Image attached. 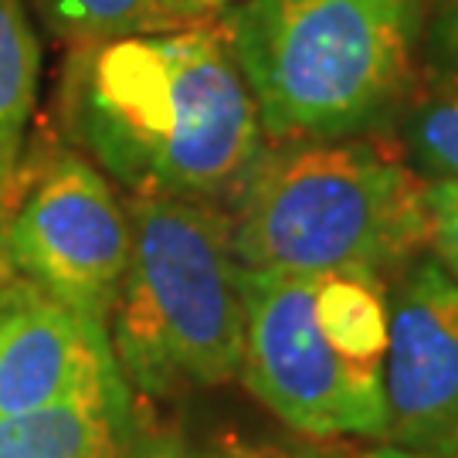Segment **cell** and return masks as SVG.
<instances>
[{
    "label": "cell",
    "mask_w": 458,
    "mask_h": 458,
    "mask_svg": "<svg viewBox=\"0 0 458 458\" xmlns=\"http://www.w3.org/2000/svg\"><path fill=\"white\" fill-rule=\"evenodd\" d=\"M384 445L458 452V282L431 251L404 265L387 299Z\"/></svg>",
    "instance_id": "cell-7"
},
{
    "label": "cell",
    "mask_w": 458,
    "mask_h": 458,
    "mask_svg": "<svg viewBox=\"0 0 458 458\" xmlns=\"http://www.w3.org/2000/svg\"><path fill=\"white\" fill-rule=\"evenodd\" d=\"M197 7H200V14L208 17L214 14V11H231L234 4H242V0H194Z\"/></svg>",
    "instance_id": "cell-18"
},
{
    "label": "cell",
    "mask_w": 458,
    "mask_h": 458,
    "mask_svg": "<svg viewBox=\"0 0 458 458\" xmlns=\"http://www.w3.org/2000/svg\"><path fill=\"white\" fill-rule=\"evenodd\" d=\"M132 251L130 204L79 149H55L0 194V262L109 327Z\"/></svg>",
    "instance_id": "cell-6"
},
{
    "label": "cell",
    "mask_w": 458,
    "mask_h": 458,
    "mask_svg": "<svg viewBox=\"0 0 458 458\" xmlns=\"http://www.w3.org/2000/svg\"><path fill=\"white\" fill-rule=\"evenodd\" d=\"M130 387L0 418V458H126Z\"/></svg>",
    "instance_id": "cell-9"
},
{
    "label": "cell",
    "mask_w": 458,
    "mask_h": 458,
    "mask_svg": "<svg viewBox=\"0 0 458 458\" xmlns=\"http://www.w3.org/2000/svg\"><path fill=\"white\" fill-rule=\"evenodd\" d=\"M438 0H242L221 24L265 140H350L391 119Z\"/></svg>",
    "instance_id": "cell-2"
},
{
    "label": "cell",
    "mask_w": 458,
    "mask_h": 458,
    "mask_svg": "<svg viewBox=\"0 0 458 458\" xmlns=\"http://www.w3.org/2000/svg\"><path fill=\"white\" fill-rule=\"evenodd\" d=\"M363 458H458V452L455 455H425V452H404V448H394V445H380Z\"/></svg>",
    "instance_id": "cell-17"
},
{
    "label": "cell",
    "mask_w": 458,
    "mask_h": 458,
    "mask_svg": "<svg viewBox=\"0 0 458 458\" xmlns=\"http://www.w3.org/2000/svg\"><path fill=\"white\" fill-rule=\"evenodd\" d=\"M130 387L109 327L92 323L38 285L0 278V418Z\"/></svg>",
    "instance_id": "cell-8"
},
{
    "label": "cell",
    "mask_w": 458,
    "mask_h": 458,
    "mask_svg": "<svg viewBox=\"0 0 458 458\" xmlns=\"http://www.w3.org/2000/svg\"><path fill=\"white\" fill-rule=\"evenodd\" d=\"M41 75V45L24 4L0 0V194L21 170Z\"/></svg>",
    "instance_id": "cell-10"
},
{
    "label": "cell",
    "mask_w": 458,
    "mask_h": 458,
    "mask_svg": "<svg viewBox=\"0 0 458 458\" xmlns=\"http://www.w3.org/2000/svg\"><path fill=\"white\" fill-rule=\"evenodd\" d=\"M132 251L109 319L130 391L181 397L228 384L245 360L231 214L194 200H130Z\"/></svg>",
    "instance_id": "cell-5"
},
{
    "label": "cell",
    "mask_w": 458,
    "mask_h": 458,
    "mask_svg": "<svg viewBox=\"0 0 458 458\" xmlns=\"http://www.w3.org/2000/svg\"><path fill=\"white\" fill-rule=\"evenodd\" d=\"M58 106L72 147L132 197L228 211L268 153L225 31L200 21L72 45Z\"/></svg>",
    "instance_id": "cell-1"
},
{
    "label": "cell",
    "mask_w": 458,
    "mask_h": 458,
    "mask_svg": "<svg viewBox=\"0 0 458 458\" xmlns=\"http://www.w3.org/2000/svg\"><path fill=\"white\" fill-rule=\"evenodd\" d=\"M4 276H7V272H4V262H0V278H4Z\"/></svg>",
    "instance_id": "cell-19"
},
{
    "label": "cell",
    "mask_w": 458,
    "mask_h": 458,
    "mask_svg": "<svg viewBox=\"0 0 458 458\" xmlns=\"http://www.w3.org/2000/svg\"><path fill=\"white\" fill-rule=\"evenodd\" d=\"M31 7L68 45L174 31L204 17L194 0H31Z\"/></svg>",
    "instance_id": "cell-11"
},
{
    "label": "cell",
    "mask_w": 458,
    "mask_h": 458,
    "mask_svg": "<svg viewBox=\"0 0 458 458\" xmlns=\"http://www.w3.org/2000/svg\"><path fill=\"white\" fill-rule=\"evenodd\" d=\"M248 272L404 268L428 251V181L363 136L282 143L228 208Z\"/></svg>",
    "instance_id": "cell-4"
},
{
    "label": "cell",
    "mask_w": 458,
    "mask_h": 458,
    "mask_svg": "<svg viewBox=\"0 0 458 458\" xmlns=\"http://www.w3.org/2000/svg\"><path fill=\"white\" fill-rule=\"evenodd\" d=\"M126 458H187V448H181L174 438H143L132 445V452H126Z\"/></svg>",
    "instance_id": "cell-16"
},
{
    "label": "cell",
    "mask_w": 458,
    "mask_h": 458,
    "mask_svg": "<svg viewBox=\"0 0 458 458\" xmlns=\"http://www.w3.org/2000/svg\"><path fill=\"white\" fill-rule=\"evenodd\" d=\"M404 140L418 177L428 183L458 181V85L411 113Z\"/></svg>",
    "instance_id": "cell-12"
},
{
    "label": "cell",
    "mask_w": 458,
    "mask_h": 458,
    "mask_svg": "<svg viewBox=\"0 0 458 458\" xmlns=\"http://www.w3.org/2000/svg\"><path fill=\"white\" fill-rule=\"evenodd\" d=\"M242 295L238 377L248 391L310 442H384L387 276L377 268H242Z\"/></svg>",
    "instance_id": "cell-3"
},
{
    "label": "cell",
    "mask_w": 458,
    "mask_h": 458,
    "mask_svg": "<svg viewBox=\"0 0 458 458\" xmlns=\"http://www.w3.org/2000/svg\"><path fill=\"white\" fill-rule=\"evenodd\" d=\"M428 251L458 282V181L428 183Z\"/></svg>",
    "instance_id": "cell-13"
},
{
    "label": "cell",
    "mask_w": 458,
    "mask_h": 458,
    "mask_svg": "<svg viewBox=\"0 0 458 458\" xmlns=\"http://www.w3.org/2000/svg\"><path fill=\"white\" fill-rule=\"evenodd\" d=\"M431 38L445 62L458 68V0H438V17H435Z\"/></svg>",
    "instance_id": "cell-15"
},
{
    "label": "cell",
    "mask_w": 458,
    "mask_h": 458,
    "mask_svg": "<svg viewBox=\"0 0 458 458\" xmlns=\"http://www.w3.org/2000/svg\"><path fill=\"white\" fill-rule=\"evenodd\" d=\"M187 458H336L329 452H319L312 445H289L268 442V438H242V435H225L200 452H187Z\"/></svg>",
    "instance_id": "cell-14"
}]
</instances>
